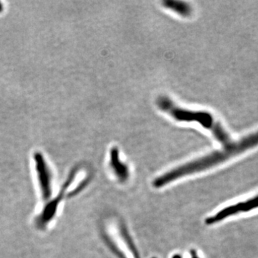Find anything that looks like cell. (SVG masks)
<instances>
[{
    "mask_svg": "<svg viewBox=\"0 0 258 258\" xmlns=\"http://www.w3.org/2000/svg\"><path fill=\"white\" fill-rule=\"evenodd\" d=\"M252 146L253 143L252 139L248 137H244L237 142H233L228 147H224L222 150L212 152L205 157L189 161L179 167L174 168L168 172L164 173L154 180L153 186L157 189L164 187L171 183L182 179V177L207 170L222 164L230 158L248 150L252 148Z\"/></svg>",
    "mask_w": 258,
    "mask_h": 258,
    "instance_id": "6da1fadb",
    "label": "cell"
},
{
    "mask_svg": "<svg viewBox=\"0 0 258 258\" xmlns=\"http://www.w3.org/2000/svg\"><path fill=\"white\" fill-rule=\"evenodd\" d=\"M157 105L162 111L169 113L179 121L197 122L203 125L204 128L211 131L214 137L220 143L225 142L229 137V134L220 123L214 119L211 113L206 111H193L183 109L177 107L166 97H160L158 99Z\"/></svg>",
    "mask_w": 258,
    "mask_h": 258,
    "instance_id": "7a4b0ae2",
    "label": "cell"
},
{
    "mask_svg": "<svg viewBox=\"0 0 258 258\" xmlns=\"http://www.w3.org/2000/svg\"><path fill=\"white\" fill-rule=\"evenodd\" d=\"M105 238L110 249L118 258H141L124 224L119 220L108 222L104 230Z\"/></svg>",
    "mask_w": 258,
    "mask_h": 258,
    "instance_id": "3957f363",
    "label": "cell"
},
{
    "mask_svg": "<svg viewBox=\"0 0 258 258\" xmlns=\"http://www.w3.org/2000/svg\"><path fill=\"white\" fill-rule=\"evenodd\" d=\"M258 208V195L249 199L244 202L234 204L227 208H223L215 214L208 217L205 220L206 225H210L222 221L229 217L233 216L240 212H249Z\"/></svg>",
    "mask_w": 258,
    "mask_h": 258,
    "instance_id": "277c9868",
    "label": "cell"
},
{
    "mask_svg": "<svg viewBox=\"0 0 258 258\" xmlns=\"http://www.w3.org/2000/svg\"><path fill=\"white\" fill-rule=\"evenodd\" d=\"M110 166L117 181L125 183L130 179L128 166L121 161L117 148H113L110 153Z\"/></svg>",
    "mask_w": 258,
    "mask_h": 258,
    "instance_id": "5b68a950",
    "label": "cell"
},
{
    "mask_svg": "<svg viewBox=\"0 0 258 258\" xmlns=\"http://www.w3.org/2000/svg\"><path fill=\"white\" fill-rule=\"evenodd\" d=\"M163 5L167 9L173 10L181 16H189L192 11L190 5L184 2L166 0V1L163 2Z\"/></svg>",
    "mask_w": 258,
    "mask_h": 258,
    "instance_id": "8992f818",
    "label": "cell"
},
{
    "mask_svg": "<svg viewBox=\"0 0 258 258\" xmlns=\"http://www.w3.org/2000/svg\"><path fill=\"white\" fill-rule=\"evenodd\" d=\"M190 258H200L197 254V252H195V250L191 251L190 252ZM172 258H184L183 257V255L181 254H175V255L173 256Z\"/></svg>",
    "mask_w": 258,
    "mask_h": 258,
    "instance_id": "52a82bcc",
    "label": "cell"
}]
</instances>
